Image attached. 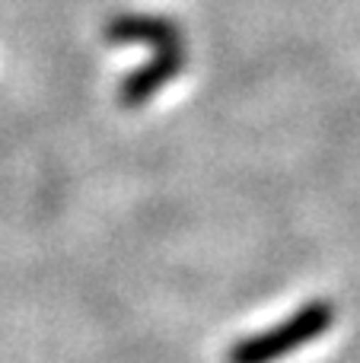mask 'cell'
Returning <instances> with one entry per match:
<instances>
[{
    "label": "cell",
    "mask_w": 360,
    "mask_h": 363,
    "mask_svg": "<svg viewBox=\"0 0 360 363\" xmlns=\"http://www.w3.org/2000/svg\"><path fill=\"white\" fill-rule=\"evenodd\" d=\"M335 325V303L332 300H310L293 309L284 322L240 338L227 351V363H278L287 354L319 341Z\"/></svg>",
    "instance_id": "obj_1"
},
{
    "label": "cell",
    "mask_w": 360,
    "mask_h": 363,
    "mask_svg": "<svg viewBox=\"0 0 360 363\" xmlns=\"http://www.w3.org/2000/svg\"><path fill=\"white\" fill-rule=\"evenodd\" d=\"M185 61H189V55H185V38L153 48L150 61L125 77V83L118 86V102L125 108H140L144 102H150L166 83H172L182 74Z\"/></svg>",
    "instance_id": "obj_2"
},
{
    "label": "cell",
    "mask_w": 360,
    "mask_h": 363,
    "mask_svg": "<svg viewBox=\"0 0 360 363\" xmlns=\"http://www.w3.org/2000/svg\"><path fill=\"white\" fill-rule=\"evenodd\" d=\"M182 29H179L176 19L157 16V13H118L106 23V42L112 45H150V48H159V45L179 42Z\"/></svg>",
    "instance_id": "obj_3"
}]
</instances>
